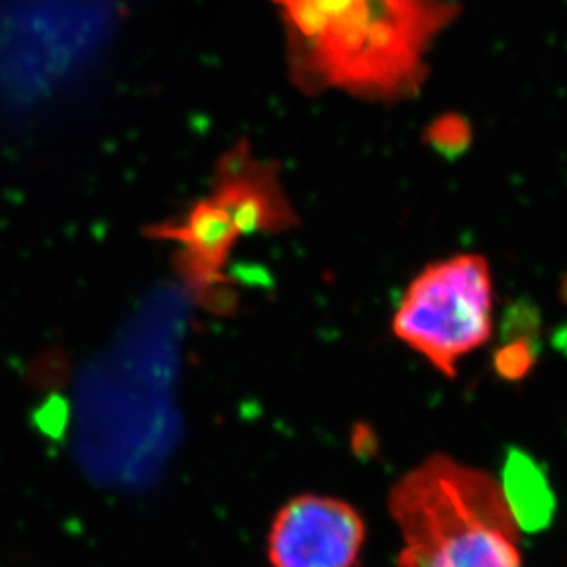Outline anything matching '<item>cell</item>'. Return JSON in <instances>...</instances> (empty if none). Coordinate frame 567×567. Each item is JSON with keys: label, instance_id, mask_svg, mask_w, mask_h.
<instances>
[{"label": "cell", "instance_id": "9c48e42d", "mask_svg": "<svg viewBox=\"0 0 567 567\" xmlns=\"http://www.w3.org/2000/svg\"><path fill=\"white\" fill-rule=\"evenodd\" d=\"M536 349L533 338H514L496 354V368L505 379H519L535 364Z\"/></svg>", "mask_w": 567, "mask_h": 567}, {"label": "cell", "instance_id": "7a4b0ae2", "mask_svg": "<svg viewBox=\"0 0 567 567\" xmlns=\"http://www.w3.org/2000/svg\"><path fill=\"white\" fill-rule=\"evenodd\" d=\"M401 567H524L518 524L487 472L432 455L390 496Z\"/></svg>", "mask_w": 567, "mask_h": 567}, {"label": "cell", "instance_id": "6da1fadb", "mask_svg": "<svg viewBox=\"0 0 567 567\" xmlns=\"http://www.w3.org/2000/svg\"><path fill=\"white\" fill-rule=\"evenodd\" d=\"M290 78L306 92L395 102L429 75V52L460 16L454 0H272Z\"/></svg>", "mask_w": 567, "mask_h": 567}, {"label": "cell", "instance_id": "5b68a950", "mask_svg": "<svg viewBox=\"0 0 567 567\" xmlns=\"http://www.w3.org/2000/svg\"><path fill=\"white\" fill-rule=\"evenodd\" d=\"M209 197L225 209L241 237L289 230L298 220L276 164L257 161L245 142L220 156Z\"/></svg>", "mask_w": 567, "mask_h": 567}, {"label": "cell", "instance_id": "52a82bcc", "mask_svg": "<svg viewBox=\"0 0 567 567\" xmlns=\"http://www.w3.org/2000/svg\"><path fill=\"white\" fill-rule=\"evenodd\" d=\"M502 488L516 524L527 530L549 525L555 513V494L533 457L519 450L508 452Z\"/></svg>", "mask_w": 567, "mask_h": 567}, {"label": "cell", "instance_id": "3957f363", "mask_svg": "<svg viewBox=\"0 0 567 567\" xmlns=\"http://www.w3.org/2000/svg\"><path fill=\"white\" fill-rule=\"evenodd\" d=\"M493 276L485 257L432 262L413 279L393 316L396 338L454 379L457 364L493 334Z\"/></svg>", "mask_w": 567, "mask_h": 567}, {"label": "cell", "instance_id": "30bf717a", "mask_svg": "<svg viewBox=\"0 0 567 567\" xmlns=\"http://www.w3.org/2000/svg\"><path fill=\"white\" fill-rule=\"evenodd\" d=\"M560 298H563L564 303L567 306V274L563 279V287H560Z\"/></svg>", "mask_w": 567, "mask_h": 567}, {"label": "cell", "instance_id": "277c9868", "mask_svg": "<svg viewBox=\"0 0 567 567\" xmlns=\"http://www.w3.org/2000/svg\"><path fill=\"white\" fill-rule=\"evenodd\" d=\"M365 542V524L342 499L303 494L290 499L268 535L272 567H354Z\"/></svg>", "mask_w": 567, "mask_h": 567}, {"label": "cell", "instance_id": "ba28073f", "mask_svg": "<svg viewBox=\"0 0 567 567\" xmlns=\"http://www.w3.org/2000/svg\"><path fill=\"white\" fill-rule=\"evenodd\" d=\"M426 138L444 155H457L471 144V127L468 122L457 114H446L430 125Z\"/></svg>", "mask_w": 567, "mask_h": 567}, {"label": "cell", "instance_id": "8992f818", "mask_svg": "<svg viewBox=\"0 0 567 567\" xmlns=\"http://www.w3.org/2000/svg\"><path fill=\"white\" fill-rule=\"evenodd\" d=\"M147 234L181 245L178 268L197 287H214L225 279L223 268L241 237L212 197L189 204L183 215L153 226Z\"/></svg>", "mask_w": 567, "mask_h": 567}]
</instances>
